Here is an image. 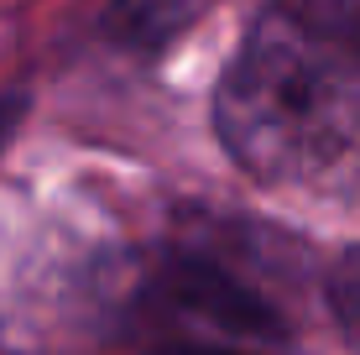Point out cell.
<instances>
[{
    "label": "cell",
    "mask_w": 360,
    "mask_h": 355,
    "mask_svg": "<svg viewBox=\"0 0 360 355\" xmlns=\"http://www.w3.org/2000/svg\"><path fill=\"white\" fill-rule=\"evenodd\" d=\"M329 298H334V314H340L345 335L360 345V246L334 266V283H329Z\"/></svg>",
    "instance_id": "5b68a950"
},
{
    "label": "cell",
    "mask_w": 360,
    "mask_h": 355,
    "mask_svg": "<svg viewBox=\"0 0 360 355\" xmlns=\"http://www.w3.org/2000/svg\"><path fill=\"white\" fill-rule=\"evenodd\" d=\"M162 355H262V350H162Z\"/></svg>",
    "instance_id": "52a82bcc"
},
{
    "label": "cell",
    "mask_w": 360,
    "mask_h": 355,
    "mask_svg": "<svg viewBox=\"0 0 360 355\" xmlns=\"http://www.w3.org/2000/svg\"><path fill=\"white\" fill-rule=\"evenodd\" d=\"M214 0H110V27L131 47H162L183 37Z\"/></svg>",
    "instance_id": "3957f363"
},
{
    "label": "cell",
    "mask_w": 360,
    "mask_h": 355,
    "mask_svg": "<svg viewBox=\"0 0 360 355\" xmlns=\"http://www.w3.org/2000/svg\"><path fill=\"white\" fill-rule=\"evenodd\" d=\"M214 131L251 178L319 173L360 131V58L282 0L235 47L214 94Z\"/></svg>",
    "instance_id": "6da1fadb"
},
{
    "label": "cell",
    "mask_w": 360,
    "mask_h": 355,
    "mask_svg": "<svg viewBox=\"0 0 360 355\" xmlns=\"http://www.w3.org/2000/svg\"><path fill=\"white\" fill-rule=\"evenodd\" d=\"M292 6L360 58V0H292Z\"/></svg>",
    "instance_id": "277c9868"
},
{
    "label": "cell",
    "mask_w": 360,
    "mask_h": 355,
    "mask_svg": "<svg viewBox=\"0 0 360 355\" xmlns=\"http://www.w3.org/2000/svg\"><path fill=\"white\" fill-rule=\"evenodd\" d=\"M16 120H21V94H11V100H0V152H6V141H11V131H16Z\"/></svg>",
    "instance_id": "8992f818"
},
{
    "label": "cell",
    "mask_w": 360,
    "mask_h": 355,
    "mask_svg": "<svg viewBox=\"0 0 360 355\" xmlns=\"http://www.w3.org/2000/svg\"><path fill=\"white\" fill-rule=\"evenodd\" d=\"M146 329L162 350H256L282 335L266 298L209 262H172L152 277L141 298Z\"/></svg>",
    "instance_id": "7a4b0ae2"
}]
</instances>
